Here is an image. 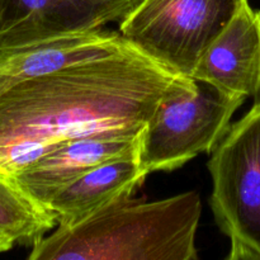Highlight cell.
<instances>
[{
    "label": "cell",
    "mask_w": 260,
    "mask_h": 260,
    "mask_svg": "<svg viewBox=\"0 0 260 260\" xmlns=\"http://www.w3.org/2000/svg\"><path fill=\"white\" fill-rule=\"evenodd\" d=\"M178 76L132 45L9 89L0 96V172L15 177L75 137L141 134Z\"/></svg>",
    "instance_id": "1"
},
{
    "label": "cell",
    "mask_w": 260,
    "mask_h": 260,
    "mask_svg": "<svg viewBox=\"0 0 260 260\" xmlns=\"http://www.w3.org/2000/svg\"><path fill=\"white\" fill-rule=\"evenodd\" d=\"M197 192L145 202L119 198L32 246L29 260H197Z\"/></svg>",
    "instance_id": "2"
},
{
    "label": "cell",
    "mask_w": 260,
    "mask_h": 260,
    "mask_svg": "<svg viewBox=\"0 0 260 260\" xmlns=\"http://www.w3.org/2000/svg\"><path fill=\"white\" fill-rule=\"evenodd\" d=\"M245 99L206 80L178 76L141 134L139 157L146 174L173 172L202 152L211 154Z\"/></svg>",
    "instance_id": "3"
},
{
    "label": "cell",
    "mask_w": 260,
    "mask_h": 260,
    "mask_svg": "<svg viewBox=\"0 0 260 260\" xmlns=\"http://www.w3.org/2000/svg\"><path fill=\"white\" fill-rule=\"evenodd\" d=\"M211 210L230 240L229 260H260V99L211 152Z\"/></svg>",
    "instance_id": "4"
},
{
    "label": "cell",
    "mask_w": 260,
    "mask_h": 260,
    "mask_svg": "<svg viewBox=\"0 0 260 260\" xmlns=\"http://www.w3.org/2000/svg\"><path fill=\"white\" fill-rule=\"evenodd\" d=\"M249 0H141L119 33L174 75L192 78L198 62Z\"/></svg>",
    "instance_id": "5"
},
{
    "label": "cell",
    "mask_w": 260,
    "mask_h": 260,
    "mask_svg": "<svg viewBox=\"0 0 260 260\" xmlns=\"http://www.w3.org/2000/svg\"><path fill=\"white\" fill-rule=\"evenodd\" d=\"M141 0H8L0 48L18 47L102 29L122 22Z\"/></svg>",
    "instance_id": "6"
},
{
    "label": "cell",
    "mask_w": 260,
    "mask_h": 260,
    "mask_svg": "<svg viewBox=\"0 0 260 260\" xmlns=\"http://www.w3.org/2000/svg\"><path fill=\"white\" fill-rule=\"evenodd\" d=\"M141 134L102 132L66 140L13 178L33 200L47 208L61 190L86 172L108 160L139 151Z\"/></svg>",
    "instance_id": "7"
},
{
    "label": "cell",
    "mask_w": 260,
    "mask_h": 260,
    "mask_svg": "<svg viewBox=\"0 0 260 260\" xmlns=\"http://www.w3.org/2000/svg\"><path fill=\"white\" fill-rule=\"evenodd\" d=\"M132 46L119 32L102 29L18 47L0 48V96L9 89L73 63L116 55Z\"/></svg>",
    "instance_id": "8"
},
{
    "label": "cell",
    "mask_w": 260,
    "mask_h": 260,
    "mask_svg": "<svg viewBox=\"0 0 260 260\" xmlns=\"http://www.w3.org/2000/svg\"><path fill=\"white\" fill-rule=\"evenodd\" d=\"M192 78L245 98L260 94V10L246 3L208 47Z\"/></svg>",
    "instance_id": "9"
},
{
    "label": "cell",
    "mask_w": 260,
    "mask_h": 260,
    "mask_svg": "<svg viewBox=\"0 0 260 260\" xmlns=\"http://www.w3.org/2000/svg\"><path fill=\"white\" fill-rule=\"evenodd\" d=\"M146 177L139 151L108 160L61 190L47 210L58 226L74 225L109 203L132 196Z\"/></svg>",
    "instance_id": "10"
},
{
    "label": "cell",
    "mask_w": 260,
    "mask_h": 260,
    "mask_svg": "<svg viewBox=\"0 0 260 260\" xmlns=\"http://www.w3.org/2000/svg\"><path fill=\"white\" fill-rule=\"evenodd\" d=\"M56 220L14 178L0 172V235L14 244L35 245L52 230Z\"/></svg>",
    "instance_id": "11"
},
{
    "label": "cell",
    "mask_w": 260,
    "mask_h": 260,
    "mask_svg": "<svg viewBox=\"0 0 260 260\" xmlns=\"http://www.w3.org/2000/svg\"><path fill=\"white\" fill-rule=\"evenodd\" d=\"M13 246H14V243H13V241H10L9 239L5 238V236L0 235V254L7 253V251H9Z\"/></svg>",
    "instance_id": "12"
},
{
    "label": "cell",
    "mask_w": 260,
    "mask_h": 260,
    "mask_svg": "<svg viewBox=\"0 0 260 260\" xmlns=\"http://www.w3.org/2000/svg\"><path fill=\"white\" fill-rule=\"evenodd\" d=\"M7 3H8V0H0V22H2V18H3V14H4Z\"/></svg>",
    "instance_id": "13"
}]
</instances>
